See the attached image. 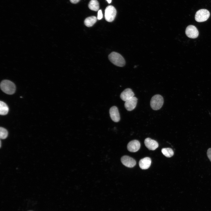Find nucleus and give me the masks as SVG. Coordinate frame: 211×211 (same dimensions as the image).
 I'll return each instance as SVG.
<instances>
[{
	"instance_id": "5701e85b",
	"label": "nucleus",
	"mask_w": 211,
	"mask_h": 211,
	"mask_svg": "<svg viewBox=\"0 0 211 211\" xmlns=\"http://www.w3.org/2000/svg\"><path fill=\"white\" fill-rule=\"evenodd\" d=\"M1 141H0V147H1Z\"/></svg>"
},
{
	"instance_id": "f3484780",
	"label": "nucleus",
	"mask_w": 211,
	"mask_h": 211,
	"mask_svg": "<svg viewBox=\"0 0 211 211\" xmlns=\"http://www.w3.org/2000/svg\"><path fill=\"white\" fill-rule=\"evenodd\" d=\"M161 151L162 153L167 157H171L174 154V152L173 150L169 148H163L162 149Z\"/></svg>"
},
{
	"instance_id": "f257e3e1",
	"label": "nucleus",
	"mask_w": 211,
	"mask_h": 211,
	"mask_svg": "<svg viewBox=\"0 0 211 211\" xmlns=\"http://www.w3.org/2000/svg\"><path fill=\"white\" fill-rule=\"evenodd\" d=\"M108 58L112 63L117 66L122 67L125 64L124 59L120 54L117 52H111L109 55Z\"/></svg>"
},
{
	"instance_id": "412c9836",
	"label": "nucleus",
	"mask_w": 211,
	"mask_h": 211,
	"mask_svg": "<svg viewBox=\"0 0 211 211\" xmlns=\"http://www.w3.org/2000/svg\"><path fill=\"white\" fill-rule=\"evenodd\" d=\"M70 1L73 4H76L78 3L80 0H70Z\"/></svg>"
},
{
	"instance_id": "f03ea898",
	"label": "nucleus",
	"mask_w": 211,
	"mask_h": 211,
	"mask_svg": "<svg viewBox=\"0 0 211 211\" xmlns=\"http://www.w3.org/2000/svg\"><path fill=\"white\" fill-rule=\"evenodd\" d=\"M2 90L5 93L8 94H13L16 90V86L12 81L8 80H3L0 84Z\"/></svg>"
},
{
	"instance_id": "dca6fc26",
	"label": "nucleus",
	"mask_w": 211,
	"mask_h": 211,
	"mask_svg": "<svg viewBox=\"0 0 211 211\" xmlns=\"http://www.w3.org/2000/svg\"><path fill=\"white\" fill-rule=\"evenodd\" d=\"M8 108L6 103L3 101L0 102V114L1 115H5L7 114L8 112Z\"/></svg>"
},
{
	"instance_id": "4be33fe9",
	"label": "nucleus",
	"mask_w": 211,
	"mask_h": 211,
	"mask_svg": "<svg viewBox=\"0 0 211 211\" xmlns=\"http://www.w3.org/2000/svg\"><path fill=\"white\" fill-rule=\"evenodd\" d=\"M106 1H107V2L109 4H110L111 3L112 0H106Z\"/></svg>"
},
{
	"instance_id": "9d476101",
	"label": "nucleus",
	"mask_w": 211,
	"mask_h": 211,
	"mask_svg": "<svg viewBox=\"0 0 211 211\" xmlns=\"http://www.w3.org/2000/svg\"><path fill=\"white\" fill-rule=\"evenodd\" d=\"M140 144L139 141L137 140H132L128 144L127 147L128 150L131 152H135L140 149Z\"/></svg>"
},
{
	"instance_id": "2eb2a0df",
	"label": "nucleus",
	"mask_w": 211,
	"mask_h": 211,
	"mask_svg": "<svg viewBox=\"0 0 211 211\" xmlns=\"http://www.w3.org/2000/svg\"><path fill=\"white\" fill-rule=\"evenodd\" d=\"M89 8L91 10L97 11L99 9V4L97 0H91L89 5Z\"/></svg>"
},
{
	"instance_id": "39448f33",
	"label": "nucleus",
	"mask_w": 211,
	"mask_h": 211,
	"mask_svg": "<svg viewBox=\"0 0 211 211\" xmlns=\"http://www.w3.org/2000/svg\"><path fill=\"white\" fill-rule=\"evenodd\" d=\"M117 13L115 8L112 5L107 6L105 10V18L108 22H112L115 19Z\"/></svg>"
},
{
	"instance_id": "6ab92c4d",
	"label": "nucleus",
	"mask_w": 211,
	"mask_h": 211,
	"mask_svg": "<svg viewBox=\"0 0 211 211\" xmlns=\"http://www.w3.org/2000/svg\"><path fill=\"white\" fill-rule=\"evenodd\" d=\"M103 18V14L102 11L101 10L98 11V12L97 19L98 20H101Z\"/></svg>"
},
{
	"instance_id": "423d86ee",
	"label": "nucleus",
	"mask_w": 211,
	"mask_h": 211,
	"mask_svg": "<svg viewBox=\"0 0 211 211\" xmlns=\"http://www.w3.org/2000/svg\"><path fill=\"white\" fill-rule=\"evenodd\" d=\"M185 33L187 36L191 38H197L199 35V32L197 28L194 25H190L186 28Z\"/></svg>"
},
{
	"instance_id": "aec40b11",
	"label": "nucleus",
	"mask_w": 211,
	"mask_h": 211,
	"mask_svg": "<svg viewBox=\"0 0 211 211\" xmlns=\"http://www.w3.org/2000/svg\"><path fill=\"white\" fill-rule=\"evenodd\" d=\"M207 156L211 161V148L209 149L207 152Z\"/></svg>"
},
{
	"instance_id": "20e7f679",
	"label": "nucleus",
	"mask_w": 211,
	"mask_h": 211,
	"mask_svg": "<svg viewBox=\"0 0 211 211\" xmlns=\"http://www.w3.org/2000/svg\"><path fill=\"white\" fill-rule=\"evenodd\" d=\"M210 15V13L207 10L200 9L196 12L195 15V19L198 22H204L209 18Z\"/></svg>"
},
{
	"instance_id": "7ed1b4c3",
	"label": "nucleus",
	"mask_w": 211,
	"mask_h": 211,
	"mask_svg": "<svg viewBox=\"0 0 211 211\" xmlns=\"http://www.w3.org/2000/svg\"><path fill=\"white\" fill-rule=\"evenodd\" d=\"M164 99L161 95L156 94L152 98L150 102L151 108L154 110H157L160 109L164 103Z\"/></svg>"
},
{
	"instance_id": "9b49d317",
	"label": "nucleus",
	"mask_w": 211,
	"mask_h": 211,
	"mask_svg": "<svg viewBox=\"0 0 211 211\" xmlns=\"http://www.w3.org/2000/svg\"><path fill=\"white\" fill-rule=\"evenodd\" d=\"M134 92L131 89L127 88L121 93L120 98L122 100L126 101L134 97Z\"/></svg>"
},
{
	"instance_id": "ddd939ff",
	"label": "nucleus",
	"mask_w": 211,
	"mask_h": 211,
	"mask_svg": "<svg viewBox=\"0 0 211 211\" xmlns=\"http://www.w3.org/2000/svg\"><path fill=\"white\" fill-rule=\"evenodd\" d=\"M151 160L149 157H146L140 160L139 162V167L142 169H148L151 165Z\"/></svg>"
},
{
	"instance_id": "4468645a",
	"label": "nucleus",
	"mask_w": 211,
	"mask_h": 211,
	"mask_svg": "<svg viewBox=\"0 0 211 211\" xmlns=\"http://www.w3.org/2000/svg\"><path fill=\"white\" fill-rule=\"evenodd\" d=\"M97 18L94 16L88 17L84 20L85 25L88 27L92 26L96 22Z\"/></svg>"
},
{
	"instance_id": "1a4fd4ad",
	"label": "nucleus",
	"mask_w": 211,
	"mask_h": 211,
	"mask_svg": "<svg viewBox=\"0 0 211 211\" xmlns=\"http://www.w3.org/2000/svg\"><path fill=\"white\" fill-rule=\"evenodd\" d=\"M109 113L111 118L113 121L115 122H118L120 121V114L117 107L113 106L111 107L110 109Z\"/></svg>"
},
{
	"instance_id": "a211bd4d",
	"label": "nucleus",
	"mask_w": 211,
	"mask_h": 211,
	"mask_svg": "<svg viewBox=\"0 0 211 211\" xmlns=\"http://www.w3.org/2000/svg\"><path fill=\"white\" fill-rule=\"evenodd\" d=\"M0 137L1 139H6L8 136V132L6 129L2 127H0Z\"/></svg>"
},
{
	"instance_id": "6e6552de",
	"label": "nucleus",
	"mask_w": 211,
	"mask_h": 211,
	"mask_svg": "<svg viewBox=\"0 0 211 211\" xmlns=\"http://www.w3.org/2000/svg\"><path fill=\"white\" fill-rule=\"evenodd\" d=\"M137 101V99L135 97L125 101L124 106L126 109L129 111L134 110L136 107Z\"/></svg>"
},
{
	"instance_id": "f8f14e48",
	"label": "nucleus",
	"mask_w": 211,
	"mask_h": 211,
	"mask_svg": "<svg viewBox=\"0 0 211 211\" xmlns=\"http://www.w3.org/2000/svg\"><path fill=\"white\" fill-rule=\"evenodd\" d=\"M144 143L146 147L151 150H155L159 146L158 142L156 141L149 138H146L144 140Z\"/></svg>"
},
{
	"instance_id": "0eeeda50",
	"label": "nucleus",
	"mask_w": 211,
	"mask_h": 211,
	"mask_svg": "<svg viewBox=\"0 0 211 211\" xmlns=\"http://www.w3.org/2000/svg\"><path fill=\"white\" fill-rule=\"evenodd\" d=\"M121 160L122 163L128 167H133L136 164V161L132 158L127 156H122L121 158Z\"/></svg>"
}]
</instances>
